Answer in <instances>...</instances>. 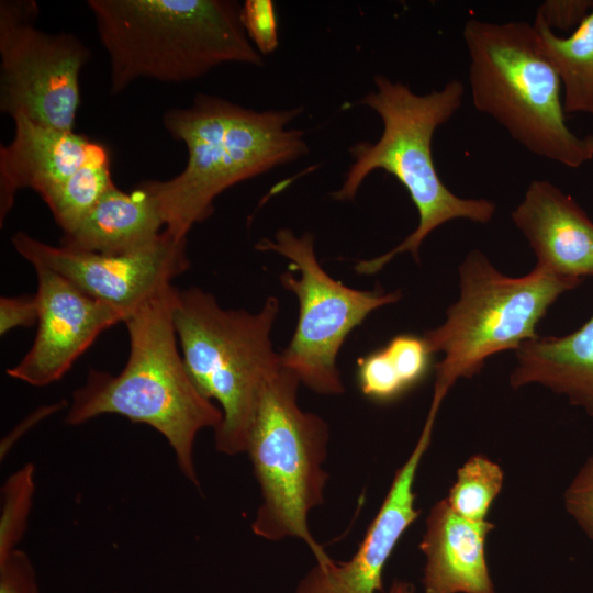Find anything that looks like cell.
<instances>
[{
	"instance_id": "obj_1",
	"label": "cell",
	"mask_w": 593,
	"mask_h": 593,
	"mask_svg": "<svg viewBox=\"0 0 593 593\" xmlns=\"http://www.w3.org/2000/svg\"><path fill=\"white\" fill-rule=\"evenodd\" d=\"M302 108L248 109L210 94L163 115L170 136L184 143V169L168 180L139 186L155 200L165 231L178 239L209 219L214 200L232 186L299 159L309 152L301 130L289 124Z\"/></svg>"
},
{
	"instance_id": "obj_2",
	"label": "cell",
	"mask_w": 593,
	"mask_h": 593,
	"mask_svg": "<svg viewBox=\"0 0 593 593\" xmlns=\"http://www.w3.org/2000/svg\"><path fill=\"white\" fill-rule=\"evenodd\" d=\"M175 290L169 287L123 322L130 339L124 368L118 374L90 369L72 393L66 423L118 414L146 424L166 438L181 473L198 486L194 440L202 429L215 430L223 414L197 388L180 356L172 322Z\"/></svg>"
},
{
	"instance_id": "obj_3",
	"label": "cell",
	"mask_w": 593,
	"mask_h": 593,
	"mask_svg": "<svg viewBox=\"0 0 593 593\" xmlns=\"http://www.w3.org/2000/svg\"><path fill=\"white\" fill-rule=\"evenodd\" d=\"M376 89L360 103L376 111L383 123L380 138L359 142L349 148L354 159L342 187L332 193L338 201L355 199L363 180L374 170L392 175L407 191L418 213L416 228L390 251L368 260H359L355 270L373 275L396 255L410 253L419 260L424 239L440 225L457 219L485 224L496 206L486 199L461 198L441 181L435 167L432 142L436 130L459 110L463 85L447 82L440 90L417 94L400 81L385 76L374 77Z\"/></svg>"
},
{
	"instance_id": "obj_4",
	"label": "cell",
	"mask_w": 593,
	"mask_h": 593,
	"mask_svg": "<svg viewBox=\"0 0 593 593\" xmlns=\"http://www.w3.org/2000/svg\"><path fill=\"white\" fill-rule=\"evenodd\" d=\"M110 64V93L133 81L180 83L217 66H262L231 0H89Z\"/></svg>"
},
{
	"instance_id": "obj_5",
	"label": "cell",
	"mask_w": 593,
	"mask_h": 593,
	"mask_svg": "<svg viewBox=\"0 0 593 593\" xmlns=\"http://www.w3.org/2000/svg\"><path fill=\"white\" fill-rule=\"evenodd\" d=\"M280 302L268 296L257 312L222 307L198 288H176L172 322L184 365L200 392L216 401L223 419L215 449L246 452L262 392L282 367L271 333Z\"/></svg>"
},
{
	"instance_id": "obj_6",
	"label": "cell",
	"mask_w": 593,
	"mask_h": 593,
	"mask_svg": "<svg viewBox=\"0 0 593 593\" xmlns=\"http://www.w3.org/2000/svg\"><path fill=\"white\" fill-rule=\"evenodd\" d=\"M462 35L471 99L479 112L537 156L569 168L593 159L584 137L566 122L562 83L534 24L470 19Z\"/></svg>"
},
{
	"instance_id": "obj_7",
	"label": "cell",
	"mask_w": 593,
	"mask_h": 593,
	"mask_svg": "<svg viewBox=\"0 0 593 593\" xmlns=\"http://www.w3.org/2000/svg\"><path fill=\"white\" fill-rule=\"evenodd\" d=\"M300 384L281 367L262 392L246 448L261 495L251 529L270 541L300 539L316 562H325L332 558L314 539L307 518L325 500L329 428L300 407Z\"/></svg>"
},
{
	"instance_id": "obj_8",
	"label": "cell",
	"mask_w": 593,
	"mask_h": 593,
	"mask_svg": "<svg viewBox=\"0 0 593 593\" xmlns=\"http://www.w3.org/2000/svg\"><path fill=\"white\" fill-rule=\"evenodd\" d=\"M580 283L537 266L524 277H508L471 250L459 266V299L445 322L423 335L434 354L444 355L436 365L430 405L439 409L450 388L479 373L491 356L537 338L549 307Z\"/></svg>"
},
{
	"instance_id": "obj_9",
	"label": "cell",
	"mask_w": 593,
	"mask_h": 593,
	"mask_svg": "<svg viewBox=\"0 0 593 593\" xmlns=\"http://www.w3.org/2000/svg\"><path fill=\"white\" fill-rule=\"evenodd\" d=\"M255 247L287 258L293 270L280 276L282 287L299 301L294 333L280 353L282 367L317 394L344 393L337 367L344 342L373 311L396 303L401 292L358 290L335 280L321 266L314 236L307 232L296 235L281 228L273 238H264Z\"/></svg>"
},
{
	"instance_id": "obj_10",
	"label": "cell",
	"mask_w": 593,
	"mask_h": 593,
	"mask_svg": "<svg viewBox=\"0 0 593 593\" xmlns=\"http://www.w3.org/2000/svg\"><path fill=\"white\" fill-rule=\"evenodd\" d=\"M38 13L32 0L0 1V110L74 131L90 52L74 34L38 30Z\"/></svg>"
},
{
	"instance_id": "obj_11",
	"label": "cell",
	"mask_w": 593,
	"mask_h": 593,
	"mask_svg": "<svg viewBox=\"0 0 593 593\" xmlns=\"http://www.w3.org/2000/svg\"><path fill=\"white\" fill-rule=\"evenodd\" d=\"M11 243L34 268L51 269L85 294L120 307L128 316L171 287V281L190 267L187 239L165 230L149 246L120 255L53 246L25 232L13 234Z\"/></svg>"
},
{
	"instance_id": "obj_12",
	"label": "cell",
	"mask_w": 593,
	"mask_h": 593,
	"mask_svg": "<svg viewBox=\"0 0 593 593\" xmlns=\"http://www.w3.org/2000/svg\"><path fill=\"white\" fill-rule=\"evenodd\" d=\"M38 320L34 343L7 374L33 387L61 379L98 336L124 322V310L94 300L67 279L44 267L34 268Z\"/></svg>"
},
{
	"instance_id": "obj_13",
	"label": "cell",
	"mask_w": 593,
	"mask_h": 593,
	"mask_svg": "<svg viewBox=\"0 0 593 593\" xmlns=\"http://www.w3.org/2000/svg\"><path fill=\"white\" fill-rule=\"evenodd\" d=\"M434 424L422 433L402 466L356 552L347 561L329 559L316 564L300 580L295 593H378L383 591V571L399 540L419 516L415 506V479L427 451Z\"/></svg>"
},
{
	"instance_id": "obj_14",
	"label": "cell",
	"mask_w": 593,
	"mask_h": 593,
	"mask_svg": "<svg viewBox=\"0 0 593 593\" xmlns=\"http://www.w3.org/2000/svg\"><path fill=\"white\" fill-rule=\"evenodd\" d=\"M512 220L533 248L537 267L579 280L593 276V222L557 186L533 180Z\"/></svg>"
},
{
	"instance_id": "obj_15",
	"label": "cell",
	"mask_w": 593,
	"mask_h": 593,
	"mask_svg": "<svg viewBox=\"0 0 593 593\" xmlns=\"http://www.w3.org/2000/svg\"><path fill=\"white\" fill-rule=\"evenodd\" d=\"M14 136L0 147V224L19 190L41 197L78 170L99 143L85 135L43 125L24 115L13 118Z\"/></svg>"
},
{
	"instance_id": "obj_16",
	"label": "cell",
	"mask_w": 593,
	"mask_h": 593,
	"mask_svg": "<svg viewBox=\"0 0 593 593\" xmlns=\"http://www.w3.org/2000/svg\"><path fill=\"white\" fill-rule=\"evenodd\" d=\"M425 524L419 542L424 593H496L485 557L493 523L461 517L443 499L432 506Z\"/></svg>"
},
{
	"instance_id": "obj_17",
	"label": "cell",
	"mask_w": 593,
	"mask_h": 593,
	"mask_svg": "<svg viewBox=\"0 0 593 593\" xmlns=\"http://www.w3.org/2000/svg\"><path fill=\"white\" fill-rule=\"evenodd\" d=\"M516 351L510 376L514 389L537 383L564 395L593 418V313L574 332L537 337Z\"/></svg>"
},
{
	"instance_id": "obj_18",
	"label": "cell",
	"mask_w": 593,
	"mask_h": 593,
	"mask_svg": "<svg viewBox=\"0 0 593 593\" xmlns=\"http://www.w3.org/2000/svg\"><path fill=\"white\" fill-rule=\"evenodd\" d=\"M164 225L158 206L139 184L127 193L111 188L83 220L64 233L60 245L105 255L132 253L153 244Z\"/></svg>"
},
{
	"instance_id": "obj_19",
	"label": "cell",
	"mask_w": 593,
	"mask_h": 593,
	"mask_svg": "<svg viewBox=\"0 0 593 593\" xmlns=\"http://www.w3.org/2000/svg\"><path fill=\"white\" fill-rule=\"evenodd\" d=\"M433 360L434 353L424 336L399 334L357 360V383L369 400L391 403L427 378Z\"/></svg>"
},
{
	"instance_id": "obj_20",
	"label": "cell",
	"mask_w": 593,
	"mask_h": 593,
	"mask_svg": "<svg viewBox=\"0 0 593 593\" xmlns=\"http://www.w3.org/2000/svg\"><path fill=\"white\" fill-rule=\"evenodd\" d=\"M533 24L560 77L566 113L593 115V8L569 36H559L538 16Z\"/></svg>"
},
{
	"instance_id": "obj_21",
	"label": "cell",
	"mask_w": 593,
	"mask_h": 593,
	"mask_svg": "<svg viewBox=\"0 0 593 593\" xmlns=\"http://www.w3.org/2000/svg\"><path fill=\"white\" fill-rule=\"evenodd\" d=\"M113 187L110 155L100 144L78 170L41 198L64 234L72 231Z\"/></svg>"
},
{
	"instance_id": "obj_22",
	"label": "cell",
	"mask_w": 593,
	"mask_h": 593,
	"mask_svg": "<svg viewBox=\"0 0 593 593\" xmlns=\"http://www.w3.org/2000/svg\"><path fill=\"white\" fill-rule=\"evenodd\" d=\"M504 481L501 466L483 455L471 456L458 470L445 499L461 517L485 521Z\"/></svg>"
},
{
	"instance_id": "obj_23",
	"label": "cell",
	"mask_w": 593,
	"mask_h": 593,
	"mask_svg": "<svg viewBox=\"0 0 593 593\" xmlns=\"http://www.w3.org/2000/svg\"><path fill=\"white\" fill-rule=\"evenodd\" d=\"M34 466L13 472L1 488L0 560L14 551L24 536L35 491Z\"/></svg>"
},
{
	"instance_id": "obj_24",
	"label": "cell",
	"mask_w": 593,
	"mask_h": 593,
	"mask_svg": "<svg viewBox=\"0 0 593 593\" xmlns=\"http://www.w3.org/2000/svg\"><path fill=\"white\" fill-rule=\"evenodd\" d=\"M240 21L249 41L261 55L277 49L278 21L272 1L246 0L242 4Z\"/></svg>"
},
{
	"instance_id": "obj_25",
	"label": "cell",
	"mask_w": 593,
	"mask_h": 593,
	"mask_svg": "<svg viewBox=\"0 0 593 593\" xmlns=\"http://www.w3.org/2000/svg\"><path fill=\"white\" fill-rule=\"evenodd\" d=\"M566 511L593 540V455L586 458L563 494Z\"/></svg>"
},
{
	"instance_id": "obj_26",
	"label": "cell",
	"mask_w": 593,
	"mask_h": 593,
	"mask_svg": "<svg viewBox=\"0 0 593 593\" xmlns=\"http://www.w3.org/2000/svg\"><path fill=\"white\" fill-rule=\"evenodd\" d=\"M0 593H38L34 567L19 549L0 560Z\"/></svg>"
},
{
	"instance_id": "obj_27",
	"label": "cell",
	"mask_w": 593,
	"mask_h": 593,
	"mask_svg": "<svg viewBox=\"0 0 593 593\" xmlns=\"http://www.w3.org/2000/svg\"><path fill=\"white\" fill-rule=\"evenodd\" d=\"M592 8V0H547L538 7L536 16L553 32L569 30L573 32Z\"/></svg>"
},
{
	"instance_id": "obj_28",
	"label": "cell",
	"mask_w": 593,
	"mask_h": 593,
	"mask_svg": "<svg viewBox=\"0 0 593 593\" xmlns=\"http://www.w3.org/2000/svg\"><path fill=\"white\" fill-rule=\"evenodd\" d=\"M38 307L35 294L0 298V334L15 327H30L37 323Z\"/></svg>"
},
{
	"instance_id": "obj_29",
	"label": "cell",
	"mask_w": 593,
	"mask_h": 593,
	"mask_svg": "<svg viewBox=\"0 0 593 593\" xmlns=\"http://www.w3.org/2000/svg\"><path fill=\"white\" fill-rule=\"evenodd\" d=\"M389 593H414V588L404 581H394Z\"/></svg>"
},
{
	"instance_id": "obj_30",
	"label": "cell",
	"mask_w": 593,
	"mask_h": 593,
	"mask_svg": "<svg viewBox=\"0 0 593 593\" xmlns=\"http://www.w3.org/2000/svg\"><path fill=\"white\" fill-rule=\"evenodd\" d=\"M584 141L586 143V146L589 148V152L593 158V134H589L584 136Z\"/></svg>"
}]
</instances>
